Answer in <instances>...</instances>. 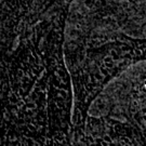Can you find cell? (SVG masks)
<instances>
[{
  "mask_svg": "<svg viewBox=\"0 0 146 146\" xmlns=\"http://www.w3.org/2000/svg\"><path fill=\"white\" fill-rule=\"evenodd\" d=\"M62 31L38 28L0 49V146H65L72 89Z\"/></svg>",
  "mask_w": 146,
  "mask_h": 146,
  "instance_id": "obj_1",
  "label": "cell"
},
{
  "mask_svg": "<svg viewBox=\"0 0 146 146\" xmlns=\"http://www.w3.org/2000/svg\"><path fill=\"white\" fill-rule=\"evenodd\" d=\"M64 55L75 92L72 132L78 133L106 84L130 65L146 60V40L123 34L79 37L64 48Z\"/></svg>",
  "mask_w": 146,
  "mask_h": 146,
  "instance_id": "obj_2",
  "label": "cell"
}]
</instances>
